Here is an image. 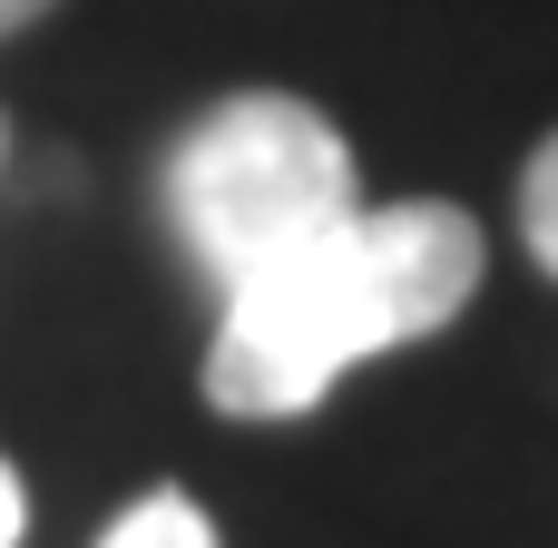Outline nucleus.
I'll return each instance as SVG.
<instances>
[{
    "label": "nucleus",
    "mask_w": 558,
    "mask_h": 548,
    "mask_svg": "<svg viewBox=\"0 0 558 548\" xmlns=\"http://www.w3.org/2000/svg\"><path fill=\"white\" fill-rule=\"evenodd\" d=\"M481 294V226L441 196L353 206L255 284L216 294L206 343V402L226 422H294L314 412L353 363L402 353L441 333Z\"/></svg>",
    "instance_id": "nucleus-1"
},
{
    "label": "nucleus",
    "mask_w": 558,
    "mask_h": 548,
    "mask_svg": "<svg viewBox=\"0 0 558 548\" xmlns=\"http://www.w3.org/2000/svg\"><path fill=\"white\" fill-rule=\"evenodd\" d=\"M157 206H167V235L186 245V265L216 294H235L265 265H284L294 245H314L324 226H343L363 206V186H353L343 127L314 98L235 88L167 147Z\"/></svg>",
    "instance_id": "nucleus-2"
},
{
    "label": "nucleus",
    "mask_w": 558,
    "mask_h": 548,
    "mask_svg": "<svg viewBox=\"0 0 558 548\" xmlns=\"http://www.w3.org/2000/svg\"><path fill=\"white\" fill-rule=\"evenodd\" d=\"M98 548H216V520H206L186 490H147L137 510L108 520V539H98Z\"/></svg>",
    "instance_id": "nucleus-3"
},
{
    "label": "nucleus",
    "mask_w": 558,
    "mask_h": 548,
    "mask_svg": "<svg viewBox=\"0 0 558 548\" xmlns=\"http://www.w3.org/2000/svg\"><path fill=\"white\" fill-rule=\"evenodd\" d=\"M520 235H530L539 275H558V137H539V157L520 176Z\"/></svg>",
    "instance_id": "nucleus-4"
},
{
    "label": "nucleus",
    "mask_w": 558,
    "mask_h": 548,
    "mask_svg": "<svg viewBox=\"0 0 558 548\" xmlns=\"http://www.w3.org/2000/svg\"><path fill=\"white\" fill-rule=\"evenodd\" d=\"M20 529H29V490H20V471L0 461V548H20Z\"/></svg>",
    "instance_id": "nucleus-5"
},
{
    "label": "nucleus",
    "mask_w": 558,
    "mask_h": 548,
    "mask_svg": "<svg viewBox=\"0 0 558 548\" xmlns=\"http://www.w3.org/2000/svg\"><path fill=\"white\" fill-rule=\"evenodd\" d=\"M39 10H49V0H0V39H10V29H29Z\"/></svg>",
    "instance_id": "nucleus-6"
},
{
    "label": "nucleus",
    "mask_w": 558,
    "mask_h": 548,
    "mask_svg": "<svg viewBox=\"0 0 558 548\" xmlns=\"http://www.w3.org/2000/svg\"><path fill=\"white\" fill-rule=\"evenodd\" d=\"M0 137H10V127H0Z\"/></svg>",
    "instance_id": "nucleus-7"
}]
</instances>
